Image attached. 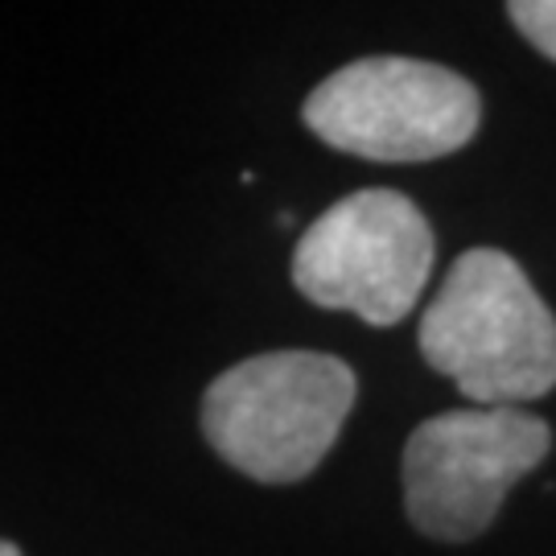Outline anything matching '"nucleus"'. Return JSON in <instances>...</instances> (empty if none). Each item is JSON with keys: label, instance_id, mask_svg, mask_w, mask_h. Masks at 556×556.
I'll return each mask as SVG.
<instances>
[{"label": "nucleus", "instance_id": "0eeeda50", "mask_svg": "<svg viewBox=\"0 0 556 556\" xmlns=\"http://www.w3.org/2000/svg\"><path fill=\"white\" fill-rule=\"evenodd\" d=\"M0 556H21L17 544H9V540H0Z\"/></svg>", "mask_w": 556, "mask_h": 556}, {"label": "nucleus", "instance_id": "423d86ee", "mask_svg": "<svg viewBox=\"0 0 556 556\" xmlns=\"http://www.w3.org/2000/svg\"><path fill=\"white\" fill-rule=\"evenodd\" d=\"M516 29L536 46L544 59L556 62V0H516L507 4Z\"/></svg>", "mask_w": 556, "mask_h": 556}, {"label": "nucleus", "instance_id": "20e7f679", "mask_svg": "<svg viewBox=\"0 0 556 556\" xmlns=\"http://www.w3.org/2000/svg\"><path fill=\"white\" fill-rule=\"evenodd\" d=\"M433 273V227L400 190H358L334 202L293 248V285L321 309L396 326L417 309Z\"/></svg>", "mask_w": 556, "mask_h": 556}, {"label": "nucleus", "instance_id": "7ed1b4c3", "mask_svg": "<svg viewBox=\"0 0 556 556\" xmlns=\"http://www.w3.org/2000/svg\"><path fill=\"white\" fill-rule=\"evenodd\" d=\"M309 132L367 161H433L478 132L475 83L425 59L376 54L321 79L301 108Z\"/></svg>", "mask_w": 556, "mask_h": 556}, {"label": "nucleus", "instance_id": "39448f33", "mask_svg": "<svg viewBox=\"0 0 556 556\" xmlns=\"http://www.w3.org/2000/svg\"><path fill=\"white\" fill-rule=\"evenodd\" d=\"M553 429L523 408H454L404 445V507L429 540L462 544L495 523L503 495L548 457Z\"/></svg>", "mask_w": 556, "mask_h": 556}, {"label": "nucleus", "instance_id": "f257e3e1", "mask_svg": "<svg viewBox=\"0 0 556 556\" xmlns=\"http://www.w3.org/2000/svg\"><path fill=\"white\" fill-rule=\"evenodd\" d=\"M420 355L475 408H519L556 388V318L507 252L470 248L420 314Z\"/></svg>", "mask_w": 556, "mask_h": 556}, {"label": "nucleus", "instance_id": "f03ea898", "mask_svg": "<svg viewBox=\"0 0 556 556\" xmlns=\"http://www.w3.org/2000/svg\"><path fill=\"white\" fill-rule=\"evenodd\" d=\"M358 379L321 351H268L227 367L202 396L215 454L256 482H301L318 470L355 408Z\"/></svg>", "mask_w": 556, "mask_h": 556}]
</instances>
